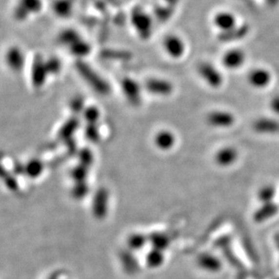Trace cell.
Segmentation results:
<instances>
[{"mask_svg":"<svg viewBox=\"0 0 279 279\" xmlns=\"http://www.w3.org/2000/svg\"><path fill=\"white\" fill-rule=\"evenodd\" d=\"M165 55L173 60L182 59L186 53V44L182 37L176 34L165 35L162 41Z\"/></svg>","mask_w":279,"mask_h":279,"instance_id":"obj_2","label":"cell"},{"mask_svg":"<svg viewBox=\"0 0 279 279\" xmlns=\"http://www.w3.org/2000/svg\"><path fill=\"white\" fill-rule=\"evenodd\" d=\"M130 20L134 29L140 37H142L143 39H146L147 37H150L153 20L151 16L148 13L140 8H137L131 14Z\"/></svg>","mask_w":279,"mask_h":279,"instance_id":"obj_5","label":"cell"},{"mask_svg":"<svg viewBox=\"0 0 279 279\" xmlns=\"http://www.w3.org/2000/svg\"><path fill=\"white\" fill-rule=\"evenodd\" d=\"M197 73L207 85L213 89H219L223 84V76L213 63L201 61L197 66Z\"/></svg>","mask_w":279,"mask_h":279,"instance_id":"obj_3","label":"cell"},{"mask_svg":"<svg viewBox=\"0 0 279 279\" xmlns=\"http://www.w3.org/2000/svg\"><path fill=\"white\" fill-rule=\"evenodd\" d=\"M238 158L236 148L232 146H225L216 153L214 159L215 162L220 166H229L233 164Z\"/></svg>","mask_w":279,"mask_h":279,"instance_id":"obj_17","label":"cell"},{"mask_svg":"<svg viewBox=\"0 0 279 279\" xmlns=\"http://www.w3.org/2000/svg\"><path fill=\"white\" fill-rule=\"evenodd\" d=\"M249 33V24H243L237 25L236 27L226 32H220L219 34L218 39L220 42L229 43L241 40L247 37Z\"/></svg>","mask_w":279,"mask_h":279,"instance_id":"obj_16","label":"cell"},{"mask_svg":"<svg viewBox=\"0 0 279 279\" xmlns=\"http://www.w3.org/2000/svg\"><path fill=\"white\" fill-rule=\"evenodd\" d=\"M272 81V74L265 68L252 69L248 74L249 85L258 90H263L268 87Z\"/></svg>","mask_w":279,"mask_h":279,"instance_id":"obj_12","label":"cell"},{"mask_svg":"<svg viewBox=\"0 0 279 279\" xmlns=\"http://www.w3.org/2000/svg\"><path fill=\"white\" fill-rule=\"evenodd\" d=\"M46 66L48 69L49 74L56 75L61 72V62L56 57H50L46 59Z\"/></svg>","mask_w":279,"mask_h":279,"instance_id":"obj_22","label":"cell"},{"mask_svg":"<svg viewBox=\"0 0 279 279\" xmlns=\"http://www.w3.org/2000/svg\"><path fill=\"white\" fill-rule=\"evenodd\" d=\"M122 93L128 102L132 105H139L141 101V85L131 77H125L120 81Z\"/></svg>","mask_w":279,"mask_h":279,"instance_id":"obj_9","label":"cell"},{"mask_svg":"<svg viewBox=\"0 0 279 279\" xmlns=\"http://www.w3.org/2000/svg\"><path fill=\"white\" fill-rule=\"evenodd\" d=\"M78 125H79V122L77 120V119L73 118L72 120H68V121L61 127V130H60V135H61V137H64V136L66 137V135L68 133H74L75 130L78 128Z\"/></svg>","mask_w":279,"mask_h":279,"instance_id":"obj_23","label":"cell"},{"mask_svg":"<svg viewBox=\"0 0 279 279\" xmlns=\"http://www.w3.org/2000/svg\"><path fill=\"white\" fill-rule=\"evenodd\" d=\"M86 129H87L86 133L91 140H97L99 138V132H98V127L96 124H88V127Z\"/></svg>","mask_w":279,"mask_h":279,"instance_id":"obj_24","label":"cell"},{"mask_svg":"<svg viewBox=\"0 0 279 279\" xmlns=\"http://www.w3.org/2000/svg\"><path fill=\"white\" fill-rule=\"evenodd\" d=\"M77 70L81 77L85 80L86 82L91 87L94 91L99 92V94H109V86L107 84L106 80L100 77L92 68L86 64L84 61H77L76 63Z\"/></svg>","mask_w":279,"mask_h":279,"instance_id":"obj_1","label":"cell"},{"mask_svg":"<svg viewBox=\"0 0 279 279\" xmlns=\"http://www.w3.org/2000/svg\"><path fill=\"white\" fill-rule=\"evenodd\" d=\"M246 59V54L242 49L233 48L225 53L221 58V62L229 70H237L243 66Z\"/></svg>","mask_w":279,"mask_h":279,"instance_id":"obj_13","label":"cell"},{"mask_svg":"<svg viewBox=\"0 0 279 279\" xmlns=\"http://www.w3.org/2000/svg\"><path fill=\"white\" fill-rule=\"evenodd\" d=\"M154 146L160 151L166 152L173 149L176 144V136L168 128H162L153 137Z\"/></svg>","mask_w":279,"mask_h":279,"instance_id":"obj_11","label":"cell"},{"mask_svg":"<svg viewBox=\"0 0 279 279\" xmlns=\"http://www.w3.org/2000/svg\"><path fill=\"white\" fill-rule=\"evenodd\" d=\"M168 4H170V5H175L176 4L177 2H178V0H165Z\"/></svg>","mask_w":279,"mask_h":279,"instance_id":"obj_27","label":"cell"},{"mask_svg":"<svg viewBox=\"0 0 279 279\" xmlns=\"http://www.w3.org/2000/svg\"><path fill=\"white\" fill-rule=\"evenodd\" d=\"M253 129L259 134H279V121L272 118H259L253 122Z\"/></svg>","mask_w":279,"mask_h":279,"instance_id":"obj_15","label":"cell"},{"mask_svg":"<svg viewBox=\"0 0 279 279\" xmlns=\"http://www.w3.org/2000/svg\"><path fill=\"white\" fill-rule=\"evenodd\" d=\"M43 8V0H19L15 8L14 16L17 20L24 21L31 16L39 14Z\"/></svg>","mask_w":279,"mask_h":279,"instance_id":"obj_7","label":"cell"},{"mask_svg":"<svg viewBox=\"0 0 279 279\" xmlns=\"http://www.w3.org/2000/svg\"><path fill=\"white\" fill-rule=\"evenodd\" d=\"M5 61L13 73H21L25 65V55L22 49L13 45L6 50Z\"/></svg>","mask_w":279,"mask_h":279,"instance_id":"obj_10","label":"cell"},{"mask_svg":"<svg viewBox=\"0 0 279 279\" xmlns=\"http://www.w3.org/2000/svg\"><path fill=\"white\" fill-rule=\"evenodd\" d=\"M206 121L213 128H229L235 124L236 118L230 111L216 109L207 115Z\"/></svg>","mask_w":279,"mask_h":279,"instance_id":"obj_8","label":"cell"},{"mask_svg":"<svg viewBox=\"0 0 279 279\" xmlns=\"http://www.w3.org/2000/svg\"><path fill=\"white\" fill-rule=\"evenodd\" d=\"M50 75L48 69L46 66V59H44L41 55H36L32 62L31 68V83L32 86L39 90L43 88L47 78Z\"/></svg>","mask_w":279,"mask_h":279,"instance_id":"obj_6","label":"cell"},{"mask_svg":"<svg viewBox=\"0 0 279 279\" xmlns=\"http://www.w3.org/2000/svg\"><path fill=\"white\" fill-rule=\"evenodd\" d=\"M279 0H267V3L270 6H277L279 4Z\"/></svg>","mask_w":279,"mask_h":279,"instance_id":"obj_26","label":"cell"},{"mask_svg":"<svg viewBox=\"0 0 279 279\" xmlns=\"http://www.w3.org/2000/svg\"><path fill=\"white\" fill-rule=\"evenodd\" d=\"M70 52L72 55L78 57L80 59L88 56L91 54V47L90 43L84 41L83 39H80L78 42L73 43L72 46L69 47Z\"/></svg>","mask_w":279,"mask_h":279,"instance_id":"obj_19","label":"cell"},{"mask_svg":"<svg viewBox=\"0 0 279 279\" xmlns=\"http://www.w3.org/2000/svg\"><path fill=\"white\" fill-rule=\"evenodd\" d=\"M213 23L216 28L220 32H226L236 27V17L231 12L221 11L215 14L213 17Z\"/></svg>","mask_w":279,"mask_h":279,"instance_id":"obj_14","label":"cell"},{"mask_svg":"<svg viewBox=\"0 0 279 279\" xmlns=\"http://www.w3.org/2000/svg\"><path fill=\"white\" fill-rule=\"evenodd\" d=\"M269 107H270V109L274 114L279 116V94L274 96L271 99V100L269 102Z\"/></svg>","mask_w":279,"mask_h":279,"instance_id":"obj_25","label":"cell"},{"mask_svg":"<svg viewBox=\"0 0 279 279\" xmlns=\"http://www.w3.org/2000/svg\"><path fill=\"white\" fill-rule=\"evenodd\" d=\"M144 89L150 95L160 98L169 97L175 91L174 84L169 80L159 77H151L146 80Z\"/></svg>","mask_w":279,"mask_h":279,"instance_id":"obj_4","label":"cell"},{"mask_svg":"<svg viewBox=\"0 0 279 279\" xmlns=\"http://www.w3.org/2000/svg\"><path fill=\"white\" fill-rule=\"evenodd\" d=\"M82 39L79 33L74 29H64L61 31L60 35L58 36V40L61 44L67 45L68 47L72 46L73 43L78 42L79 40Z\"/></svg>","mask_w":279,"mask_h":279,"instance_id":"obj_18","label":"cell"},{"mask_svg":"<svg viewBox=\"0 0 279 279\" xmlns=\"http://www.w3.org/2000/svg\"><path fill=\"white\" fill-rule=\"evenodd\" d=\"M43 165L42 162L38 159H33L26 164V173L28 176H38L43 170Z\"/></svg>","mask_w":279,"mask_h":279,"instance_id":"obj_21","label":"cell"},{"mask_svg":"<svg viewBox=\"0 0 279 279\" xmlns=\"http://www.w3.org/2000/svg\"><path fill=\"white\" fill-rule=\"evenodd\" d=\"M82 114L88 124H96L100 118V111L95 106L85 107Z\"/></svg>","mask_w":279,"mask_h":279,"instance_id":"obj_20","label":"cell"}]
</instances>
